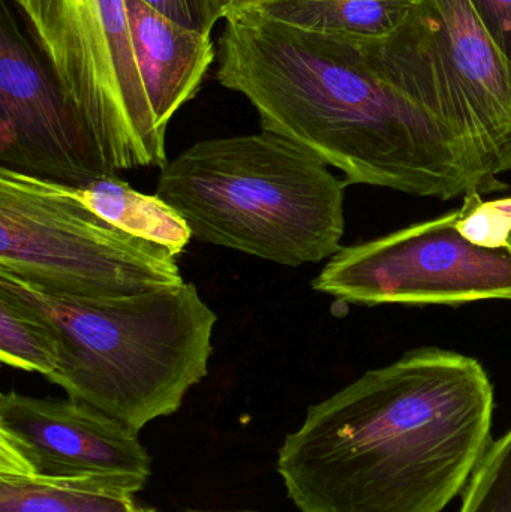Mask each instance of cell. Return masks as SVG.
I'll return each instance as SVG.
<instances>
[{"instance_id":"1","label":"cell","mask_w":511,"mask_h":512,"mask_svg":"<svg viewBox=\"0 0 511 512\" xmlns=\"http://www.w3.org/2000/svg\"><path fill=\"white\" fill-rule=\"evenodd\" d=\"M492 415L476 358L420 348L309 406L276 469L302 512H441L488 453Z\"/></svg>"},{"instance_id":"2","label":"cell","mask_w":511,"mask_h":512,"mask_svg":"<svg viewBox=\"0 0 511 512\" xmlns=\"http://www.w3.org/2000/svg\"><path fill=\"white\" fill-rule=\"evenodd\" d=\"M216 78L248 99L263 131L305 147L347 185L444 201L485 194L461 147L380 74L363 39L233 12Z\"/></svg>"},{"instance_id":"3","label":"cell","mask_w":511,"mask_h":512,"mask_svg":"<svg viewBox=\"0 0 511 512\" xmlns=\"http://www.w3.org/2000/svg\"><path fill=\"white\" fill-rule=\"evenodd\" d=\"M0 289L38 313L56 336L59 366L45 379L137 432L176 414L209 375L218 316L195 283L81 300L0 271Z\"/></svg>"},{"instance_id":"4","label":"cell","mask_w":511,"mask_h":512,"mask_svg":"<svg viewBox=\"0 0 511 512\" xmlns=\"http://www.w3.org/2000/svg\"><path fill=\"white\" fill-rule=\"evenodd\" d=\"M159 171L156 195L197 242L287 267L342 249L347 182L281 135L261 129L198 141Z\"/></svg>"},{"instance_id":"5","label":"cell","mask_w":511,"mask_h":512,"mask_svg":"<svg viewBox=\"0 0 511 512\" xmlns=\"http://www.w3.org/2000/svg\"><path fill=\"white\" fill-rule=\"evenodd\" d=\"M380 74L456 141L485 194L511 171V60L471 0H416L386 38L363 39Z\"/></svg>"},{"instance_id":"6","label":"cell","mask_w":511,"mask_h":512,"mask_svg":"<svg viewBox=\"0 0 511 512\" xmlns=\"http://www.w3.org/2000/svg\"><path fill=\"white\" fill-rule=\"evenodd\" d=\"M176 256L108 224L68 185L0 167V271L41 291L116 300L185 283Z\"/></svg>"},{"instance_id":"7","label":"cell","mask_w":511,"mask_h":512,"mask_svg":"<svg viewBox=\"0 0 511 512\" xmlns=\"http://www.w3.org/2000/svg\"><path fill=\"white\" fill-rule=\"evenodd\" d=\"M108 164L161 168L159 128L135 59L126 0H11Z\"/></svg>"},{"instance_id":"8","label":"cell","mask_w":511,"mask_h":512,"mask_svg":"<svg viewBox=\"0 0 511 512\" xmlns=\"http://www.w3.org/2000/svg\"><path fill=\"white\" fill-rule=\"evenodd\" d=\"M459 210L333 255L312 288L345 303L456 304L511 300V251L471 242Z\"/></svg>"},{"instance_id":"9","label":"cell","mask_w":511,"mask_h":512,"mask_svg":"<svg viewBox=\"0 0 511 512\" xmlns=\"http://www.w3.org/2000/svg\"><path fill=\"white\" fill-rule=\"evenodd\" d=\"M152 459L137 430L80 400L0 394V474L138 493Z\"/></svg>"},{"instance_id":"10","label":"cell","mask_w":511,"mask_h":512,"mask_svg":"<svg viewBox=\"0 0 511 512\" xmlns=\"http://www.w3.org/2000/svg\"><path fill=\"white\" fill-rule=\"evenodd\" d=\"M0 167L68 186L119 174L5 2L0 15Z\"/></svg>"},{"instance_id":"11","label":"cell","mask_w":511,"mask_h":512,"mask_svg":"<svg viewBox=\"0 0 511 512\" xmlns=\"http://www.w3.org/2000/svg\"><path fill=\"white\" fill-rule=\"evenodd\" d=\"M135 59L162 131L197 96L216 59L212 35L186 29L143 0H126Z\"/></svg>"},{"instance_id":"12","label":"cell","mask_w":511,"mask_h":512,"mask_svg":"<svg viewBox=\"0 0 511 512\" xmlns=\"http://www.w3.org/2000/svg\"><path fill=\"white\" fill-rule=\"evenodd\" d=\"M69 194L90 212L138 239L155 243L180 258L192 237L185 219L159 195L143 194L119 174L83 186H68Z\"/></svg>"},{"instance_id":"13","label":"cell","mask_w":511,"mask_h":512,"mask_svg":"<svg viewBox=\"0 0 511 512\" xmlns=\"http://www.w3.org/2000/svg\"><path fill=\"white\" fill-rule=\"evenodd\" d=\"M416 0H270L254 8L263 17L360 39H381L398 29Z\"/></svg>"},{"instance_id":"14","label":"cell","mask_w":511,"mask_h":512,"mask_svg":"<svg viewBox=\"0 0 511 512\" xmlns=\"http://www.w3.org/2000/svg\"><path fill=\"white\" fill-rule=\"evenodd\" d=\"M135 493L119 487L0 474V512H135Z\"/></svg>"},{"instance_id":"15","label":"cell","mask_w":511,"mask_h":512,"mask_svg":"<svg viewBox=\"0 0 511 512\" xmlns=\"http://www.w3.org/2000/svg\"><path fill=\"white\" fill-rule=\"evenodd\" d=\"M59 345L47 322L14 295L0 289V361L48 378L59 366Z\"/></svg>"},{"instance_id":"16","label":"cell","mask_w":511,"mask_h":512,"mask_svg":"<svg viewBox=\"0 0 511 512\" xmlns=\"http://www.w3.org/2000/svg\"><path fill=\"white\" fill-rule=\"evenodd\" d=\"M459 512H511V430L492 442L465 489Z\"/></svg>"},{"instance_id":"17","label":"cell","mask_w":511,"mask_h":512,"mask_svg":"<svg viewBox=\"0 0 511 512\" xmlns=\"http://www.w3.org/2000/svg\"><path fill=\"white\" fill-rule=\"evenodd\" d=\"M458 210L459 228L471 242L511 251V197L483 201L482 194L471 192Z\"/></svg>"},{"instance_id":"18","label":"cell","mask_w":511,"mask_h":512,"mask_svg":"<svg viewBox=\"0 0 511 512\" xmlns=\"http://www.w3.org/2000/svg\"><path fill=\"white\" fill-rule=\"evenodd\" d=\"M174 23L212 35L213 27L227 17L222 0H143Z\"/></svg>"},{"instance_id":"19","label":"cell","mask_w":511,"mask_h":512,"mask_svg":"<svg viewBox=\"0 0 511 512\" xmlns=\"http://www.w3.org/2000/svg\"><path fill=\"white\" fill-rule=\"evenodd\" d=\"M498 47L511 60V0H471Z\"/></svg>"},{"instance_id":"20","label":"cell","mask_w":511,"mask_h":512,"mask_svg":"<svg viewBox=\"0 0 511 512\" xmlns=\"http://www.w3.org/2000/svg\"><path fill=\"white\" fill-rule=\"evenodd\" d=\"M222 2H224L225 11H227L228 17V15L233 14V12L254 8V6L261 5V3L270 2V0H222Z\"/></svg>"},{"instance_id":"21","label":"cell","mask_w":511,"mask_h":512,"mask_svg":"<svg viewBox=\"0 0 511 512\" xmlns=\"http://www.w3.org/2000/svg\"><path fill=\"white\" fill-rule=\"evenodd\" d=\"M185 512H255V511H210V510H188Z\"/></svg>"},{"instance_id":"22","label":"cell","mask_w":511,"mask_h":512,"mask_svg":"<svg viewBox=\"0 0 511 512\" xmlns=\"http://www.w3.org/2000/svg\"><path fill=\"white\" fill-rule=\"evenodd\" d=\"M135 512H159V511H156L155 508H150V507H140L138 508L137 511Z\"/></svg>"}]
</instances>
